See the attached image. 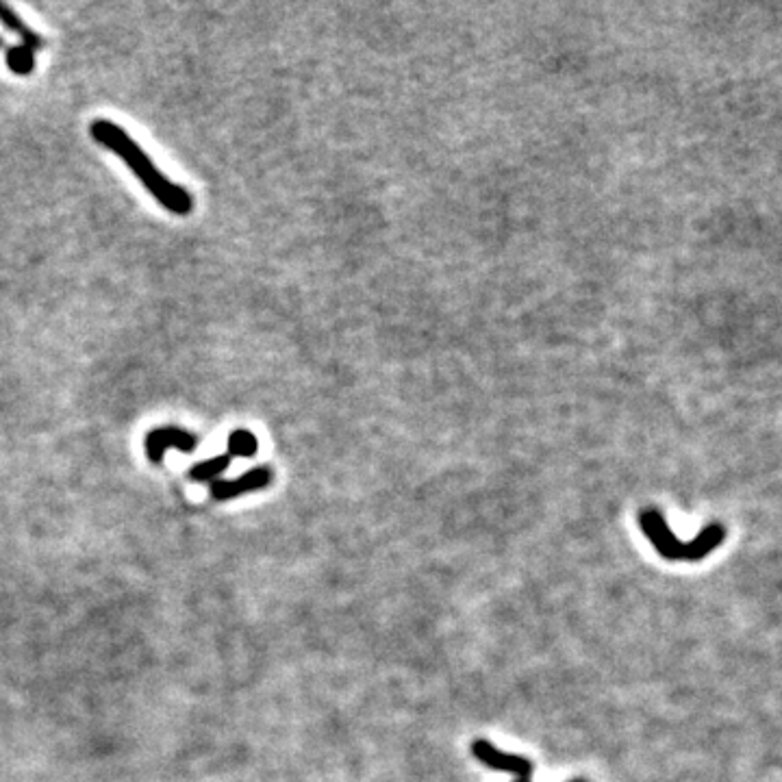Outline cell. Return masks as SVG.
Listing matches in <instances>:
<instances>
[{
	"label": "cell",
	"mask_w": 782,
	"mask_h": 782,
	"mask_svg": "<svg viewBox=\"0 0 782 782\" xmlns=\"http://www.w3.org/2000/svg\"><path fill=\"white\" fill-rule=\"evenodd\" d=\"M90 133L94 142L109 148L111 153H116L126 166L133 170V174L144 183V187L153 194L159 203L166 207L174 216H189L194 209V198L185 187L168 181L155 166L150 157L144 153L133 137L126 133L122 126L113 124L111 120L98 118L92 122Z\"/></svg>",
	"instance_id": "cell-1"
},
{
	"label": "cell",
	"mask_w": 782,
	"mask_h": 782,
	"mask_svg": "<svg viewBox=\"0 0 782 782\" xmlns=\"http://www.w3.org/2000/svg\"><path fill=\"white\" fill-rule=\"evenodd\" d=\"M639 528L643 531V535L648 537L652 548L667 561H685V563L702 561L709 557L713 550L720 548L722 541L726 539V528L722 524L713 522L709 526H704L691 541H680L672 533V528L667 526L663 513L657 509H643L639 513Z\"/></svg>",
	"instance_id": "cell-2"
},
{
	"label": "cell",
	"mask_w": 782,
	"mask_h": 782,
	"mask_svg": "<svg viewBox=\"0 0 782 782\" xmlns=\"http://www.w3.org/2000/svg\"><path fill=\"white\" fill-rule=\"evenodd\" d=\"M472 754L489 769H498V772L513 774V782H531L533 780V763L524 759V756L509 754L498 750L494 743L485 739H476L472 743Z\"/></svg>",
	"instance_id": "cell-3"
},
{
	"label": "cell",
	"mask_w": 782,
	"mask_h": 782,
	"mask_svg": "<svg viewBox=\"0 0 782 782\" xmlns=\"http://www.w3.org/2000/svg\"><path fill=\"white\" fill-rule=\"evenodd\" d=\"M272 481H274V472L270 465H257V468L248 470L239 478H233V481H220L218 478V481L209 483V494L216 502H226V500L252 494V491L266 489L270 487Z\"/></svg>",
	"instance_id": "cell-4"
},
{
	"label": "cell",
	"mask_w": 782,
	"mask_h": 782,
	"mask_svg": "<svg viewBox=\"0 0 782 782\" xmlns=\"http://www.w3.org/2000/svg\"><path fill=\"white\" fill-rule=\"evenodd\" d=\"M198 446V437L179 426H161L153 428L146 437V454L150 463H163V454L168 448H176L181 452H194Z\"/></svg>",
	"instance_id": "cell-5"
},
{
	"label": "cell",
	"mask_w": 782,
	"mask_h": 782,
	"mask_svg": "<svg viewBox=\"0 0 782 782\" xmlns=\"http://www.w3.org/2000/svg\"><path fill=\"white\" fill-rule=\"evenodd\" d=\"M231 457L229 454H218V457L213 459H207V461H200L196 463L192 470H189V478H192L194 483H213L218 481V478L231 468Z\"/></svg>",
	"instance_id": "cell-6"
},
{
	"label": "cell",
	"mask_w": 782,
	"mask_h": 782,
	"mask_svg": "<svg viewBox=\"0 0 782 782\" xmlns=\"http://www.w3.org/2000/svg\"><path fill=\"white\" fill-rule=\"evenodd\" d=\"M0 22H3L9 31L18 33V35L22 37V44H24V46H29L31 50H35V53H37V50H40V48H44L42 35H37L35 31H31V29L27 27V24H24V22L18 18V14H14V11H11V7L3 5V3H0Z\"/></svg>",
	"instance_id": "cell-7"
},
{
	"label": "cell",
	"mask_w": 782,
	"mask_h": 782,
	"mask_svg": "<svg viewBox=\"0 0 782 782\" xmlns=\"http://www.w3.org/2000/svg\"><path fill=\"white\" fill-rule=\"evenodd\" d=\"M226 448H229V457H239V459H252L259 452V439L252 431H246V428H235V431L229 435V441H226Z\"/></svg>",
	"instance_id": "cell-8"
},
{
	"label": "cell",
	"mask_w": 782,
	"mask_h": 782,
	"mask_svg": "<svg viewBox=\"0 0 782 782\" xmlns=\"http://www.w3.org/2000/svg\"><path fill=\"white\" fill-rule=\"evenodd\" d=\"M7 66L18 77H29L35 70V50L24 44L7 48Z\"/></svg>",
	"instance_id": "cell-9"
},
{
	"label": "cell",
	"mask_w": 782,
	"mask_h": 782,
	"mask_svg": "<svg viewBox=\"0 0 782 782\" xmlns=\"http://www.w3.org/2000/svg\"><path fill=\"white\" fill-rule=\"evenodd\" d=\"M567 782H587V780H583V778H576V780H567Z\"/></svg>",
	"instance_id": "cell-10"
},
{
	"label": "cell",
	"mask_w": 782,
	"mask_h": 782,
	"mask_svg": "<svg viewBox=\"0 0 782 782\" xmlns=\"http://www.w3.org/2000/svg\"><path fill=\"white\" fill-rule=\"evenodd\" d=\"M5 46V40H3V37H0V48H3Z\"/></svg>",
	"instance_id": "cell-11"
}]
</instances>
